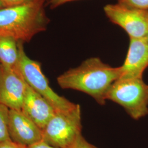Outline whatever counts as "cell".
Returning a JSON list of instances; mask_svg holds the SVG:
<instances>
[{"label":"cell","mask_w":148,"mask_h":148,"mask_svg":"<svg viewBox=\"0 0 148 148\" xmlns=\"http://www.w3.org/2000/svg\"><path fill=\"white\" fill-rule=\"evenodd\" d=\"M81 106L76 104L66 111H56L42 130V140L57 148H69L81 134Z\"/></svg>","instance_id":"cell-5"},{"label":"cell","mask_w":148,"mask_h":148,"mask_svg":"<svg viewBox=\"0 0 148 148\" xmlns=\"http://www.w3.org/2000/svg\"><path fill=\"white\" fill-rule=\"evenodd\" d=\"M104 10L110 21L121 27L130 38L148 36V11L130 8L119 3L106 5Z\"/></svg>","instance_id":"cell-6"},{"label":"cell","mask_w":148,"mask_h":148,"mask_svg":"<svg viewBox=\"0 0 148 148\" xmlns=\"http://www.w3.org/2000/svg\"><path fill=\"white\" fill-rule=\"evenodd\" d=\"M119 3L130 8L148 11V0H119Z\"/></svg>","instance_id":"cell-13"},{"label":"cell","mask_w":148,"mask_h":148,"mask_svg":"<svg viewBox=\"0 0 148 148\" xmlns=\"http://www.w3.org/2000/svg\"><path fill=\"white\" fill-rule=\"evenodd\" d=\"M120 77V66L114 68L99 58L92 57L59 76L57 82L62 88L82 92L103 106L108 90Z\"/></svg>","instance_id":"cell-1"},{"label":"cell","mask_w":148,"mask_h":148,"mask_svg":"<svg viewBox=\"0 0 148 148\" xmlns=\"http://www.w3.org/2000/svg\"><path fill=\"white\" fill-rule=\"evenodd\" d=\"M45 1L30 0L22 5L0 9V35L24 43L45 31L49 23L45 10Z\"/></svg>","instance_id":"cell-2"},{"label":"cell","mask_w":148,"mask_h":148,"mask_svg":"<svg viewBox=\"0 0 148 148\" xmlns=\"http://www.w3.org/2000/svg\"><path fill=\"white\" fill-rule=\"evenodd\" d=\"M18 57V42L12 37L0 35V64L14 69Z\"/></svg>","instance_id":"cell-11"},{"label":"cell","mask_w":148,"mask_h":148,"mask_svg":"<svg viewBox=\"0 0 148 148\" xmlns=\"http://www.w3.org/2000/svg\"><path fill=\"white\" fill-rule=\"evenodd\" d=\"M147 40H148V36H147Z\"/></svg>","instance_id":"cell-20"},{"label":"cell","mask_w":148,"mask_h":148,"mask_svg":"<svg viewBox=\"0 0 148 148\" xmlns=\"http://www.w3.org/2000/svg\"><path fill=\"white\" fill-rule=\"evenodd\" d=\"M148 67V41L147 37L130 38L126 59L120 68L119 79H142Z\"/></svg>","instance_id":"cell-9"},{"label":"cell","mask_w":148,"mask_h":148,"mask_svg":"<svg viewBox=\"0 0 148 148\" xmlns=\"http://www.w3.org/2000/svg\"><path fill=\"white\" fill-rule=\"evenodd\" d=\"M73 1L75 0H48V4L50 5V7L53 9L58 7L59 5H62L65 3Z\"/></svg>","instance_id":"cell-18"},{"label":"cell","mask_w":148,"mask_h":148,"mask_svg":"<svg viewBox=\"0 0 148 148\" xmlns=\"http://www.w3.org/2000/svg\"><path fill=\"white\" fill-rule=\"evenodd\" d=\"M69 148H97V147L87 142L81 134L77 138L73 145Z\"/></svg>","instance_id":"cell-14"},{"label":"cell","mask_w":148,"mask_h":148,"mask_svg":"<svg viewBox=\"0 0 148 148\" xmlns=\"http://www.w3.org/2000/svg\"><path fill=\"white\" fill-rule=\"evenodd\" d=\"M19 57L15 69L25 82L47 101L56 111H66L73 109L76 104L56 93L43 74L41 64L32 60L25 52L23 43L18 42Z\"/></svg>","instance_id":"cell-3"},{"label":"cell","mask_w":148,"mask_h":148,"mask_svg":"<svg viewBox=\"0 0 148 148\" xmlns=\"http://www.w3.org/2000/svg\"><path fill=\"white\" fill-rule=\"evenodd\" d=\"M27 148H57L54 147L53 146L48 144V143L45 142L43 140H41L37 143H34L32 145H30Z\"/></svg>","instance_id":"cell-17"},{"label":"cell","mask_w":148,"mask_h":148,"mask_svg":"<svg viewBox=\"0 0 148 148\" xmlns=\"http://www.w3.org/2000/svg\"><path fill=\"white\" fill-rule=\"evenodd\" d=\"M110 100L122 106L134 120L148 114V85L143 79H119L106 94Z\"/></svg>","instance_id":"cell-4"},{"label":"cell","mask_w":148,"mask_h":148,"mask_svg":"<svg viewBox=\"0 0 148 148\" xmlns=\"http://www.w3.org/2000/svg\"><path fill=\"white\" fill-rule=\"evenodd\" d=\"M27 83L15 68L0 64V104L10 109L21 110Z\"/></svg>","instance_id":"cell-7"},{"label":"cell","mask_w":148,"mask_h":148,"mask_svg":"<svg viewBox=\"0 0 148 148\" xmlns=\"http://www.w3.org/2000/svg\"><path fill=\"white\" fill-rule=\"evenodd\" d=\"M10 109L0 104V143L11 140L8 131V121Z\"/></svg>","instance_id":"cell-12"},{"label":"cell","mask_w":148,"mask_h":148,"mask_svg":"<svg viewBox=\"0 0 148 148\" xmlns=\"http://www.w3.org/2000/svg\"><path fill=\"white\" fill-rule=\"evenodd\" d=\"M0 148H27V147L16 143L12 140H8L1 142Z\"/></svg>","instance_id":"cell-16"},{"label":"cell","mask_w":148,"mask_h":148,"mask_svg":"<svg viewBox=\"0 0 148 148\" xmlns=\"http://www.w3.org/2000/svg\"><path fill=\"white\" fill-rule=\"evenodd\" d=\"M3 8H4V7H3V6L2 5V3H1V2L0 1V9H2Z\"/></svg>","instance_id":"cell-19"},{"label":"cell","mask_w":148,"mask_h":148,"mask_svg":"<svg viewBox=\"0 0 148 148\" xmlns=\"http://www.w3.org/2000/svg\"><path fill=\"white\" fill-rule=\"evenodd\" d=\"M21 110L42 130L57 111L42 96L27 84Z\"/></svg>","instance_id":"cell-10"},{"label":"cell","mask_w":148,"mask_h":148,"mask_svg":"<svg viewBox=\"0 0 148 148\" xmlns=\"http://www.w3.org/2000/svg\"><path fill=\"white\" fill-rule=\"evenodd\" d=\"M8 131L12 141L26 147L42 140V130L21 110L10 109Z\"/></svg>","instance_id":"cell-8"},{"label":"cell","mask_w":148,"mask_h":148,"mask_svg":"<svg viewBox=\"0 0 148 148\" xmlns=\"http://www.w3.org/2000/svg\"><path fill=\"white\" fill-rule=\"evenodd\" d=\"M4 8L11 7L25 3L30 0H0Z\"/></svg>","instance_id":"cell-15"}]
</instances>
